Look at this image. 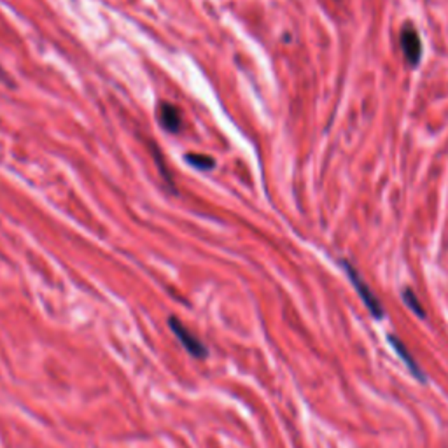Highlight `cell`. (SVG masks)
I'll return each mask as SVG.
<instances>
[{
	"mask_svg": "<svg viewBox=\"0 0 448 448\" xmlns=\"http://www.w3.org/2000/svg\"><path fill=\"white\" fill-rule=\"evenodd\" d=\"M168 324H170L172 331L176 333V336L179 338V342L182 343L184 349H186L189 354L195 355V357H205L207 351H205V347L202 345V342H198V340H196V336H193L191 333L187 331L186 327L180 324L179 319H174V317H172L170 322Z\"/></svg>",
	"mask_w": 448,
	"mask_h": 448,
	"instance_id": "obj_3",
	"label": "cell"
},
{
	"mask_svg": "<svg viewBox=\"0 0 448 448\" xmlns=\"http://www.w3.org/2000/svg\"><path fill=\"white\" fill-rule=\"evenodd\" d=\"M390 342H392L394 343V347H396V351H398V354L399 355H401V357L403 359H405V361H406V363H408V366L410 368H412V371H413V373H415V375H417V377H421V371H418V368L417 366H415V361H413V359L412 357H410V354H408V352H405L406 351V349L405 347H403V343L401 342H398V340H396V338H394V336H390Z\"/></svg>",
	"mask_w": 448,
	"mask_h": 448,
	"instance_id": "obj_6",
	"label": "cell"
},
{
	"mask_svg": "<svg viewBox=\"0 0 448 448\" xmlns=\"http://www.w3.org/2000/svg\"><path fill=\"white\" fill-rule=\"evenodd\" d=\"M186 160L187 163L196 167L198 170H211V168L215 165L211 156H203V154H187Z\"/></svg>",
	"mask_w": 448,
	"mask_h": 448,
	"instance_id": "obj_5",
	"label": "cell"
},
{
	"mask_svg": "<svg viewBox=\"0 0 448 448\" xmlns=\"http://www.w3.org/2000/svg\"><path fill=\"white\" fill-rule=\"evenodd\" d=\"M403 298H405L406 305H408L410 308H412L413 312L417 314V316H422L424 317V308H422V305L418 303L417 296L413 294V291H410V289H406L405 292H403Z\"/></svg>",
	"mask_w": 448,
	"mask_h": 448,
	"instance_id": "obj_7",
	"label": "cell"
},
{
	"mask_svg": "<svg viewBox=\"0 0 448 448\" xmlns=\"http://www.w3.org/2000/svg\"><path fill=\"white\" fill-rule=\"evenodd\" d=\"M342 265H343V268H345V272H347L349 279L352 281V284H354V287L357 289L359 296L363 298V301H364V305L368 307V310H370L375 317H378V319H380V317H384L382 305H380V301L377 300V296H375L373 292H371L370 285H368L366 282L361 279V275L355 272V268L351 265V263L342 261Z\"/></svg>",
	"mask_w": 448,
	"mask_h": 448,
	"instance_id": "obj_1",
	"label": "cell"
},
{
	"mask_svg": "<svg viewBox=\"0 0 448 448\" xmlns=\"http://www.w3.org/2000/svg\"><path fill=\"white\" fill-rule=\"evenodd\" d=\"M0 74H2V72H0Z\"/></svg>",
	"mask_w": 448,
	"mask_h": 448,
	"instance_id": "obj_8",
	"label": "cell"
},
{
	"mask_svg": "<svg viewBox=\"0 0 448 448\" xmlns=\"http://www.w3.org/2000/svg\"><path fill=\"white\" fill-rule=\"evenodd\" d=\"M401 47L403 53H405L406 62L412 67H415L418 63L422 56V43L421 37H418V32L415 30L413 25H406L401 30Z\"/></svg>",
	"mask_w": 448,
	"mask_h": 448,
	"instance_id": "obj_2",
	"label": "cell"
},
{
	"mask_svg": "<svg viewBox=\"0 0 448 448\" xmlns=\"http://www.w3.org/2000/svg\"><path fill=\"white\" fill-rule=\"evenodd\" d=\"M160 123L167 132L177 133L182 126V116H180L179 107H176L174 104H168V102H163L160 106Z\"/></svg>",
	"mask_w": 448,
	"mask_h": 448,
	"instance_id": "obj_4",
	"label": "cell"
}]
</instances>
